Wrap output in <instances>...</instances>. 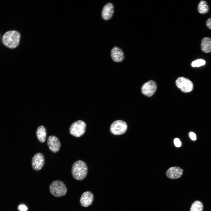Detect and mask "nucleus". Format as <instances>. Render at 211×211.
<instances>
[{"mask_svg":"<svg viewBox=\"0 0 211 211\" xmlns=\"http://www.w3.org/2000/svg\"><path fill=\"white\" fill-rule=\"evenodd\" d=\"M88 168L84 161L78 160L73 164L71 168V173L73 177L78 181L84 179L87 176Z\"/></svg>","mask_w":211,"mask_h":211,"instance_id":"1","label":"nucleus"},{"mask_svg":"<svg viewBox=\"0 0 211 211\" xmlns=\"http://www.w3.org/2000/svg\"><path fill=\"white\" fill-rule=\"evenodd\" d=\"M20 38V33L16 30L7 31L3 35L2 41L4 44L11 49L16 47L19 45Z\"/></svg>","mask_w":211,"mask_h":211,"instance_id":"2","label":"nucleus"},{"mask_svg":"<svg viewBox=\"0 0 211 211\" xmlns=\"http://www.w3.org/2000/svg\"><path fill=\"white\" fill-rule=\"evenodd\" d=\"M49 189L51 194L56 197L63 196L67 191L65 184L62 181L59 180L52 181L49 185Z\"/></svg>","mask_w":211,"mask_h":211,"instance_id":"3","label":"nucleus"},{"mask_svg":"<svg viewBox=\"0 0 211 211\" xmlns=\"http://www.w3.org/2000/svg\"><path fill=\"white\" fill-rule=\"evenodd\" d=\"M86 124L82 120L74 122L70 125L69 132L71 135L77 137L82 136L85 132Z\"/></svg>","mask_w":211,"mask_h":211,"instance_id":"4","label":"nucleus"},{"mask_svg":"<svg viewBox=\"0 0 211 211\" xmlns=\"http://www.w3.org/2000/svg\"><path fill=\"white\" fill-rule=\"evenodd\" d=\"M127 129V125L125 122L121 120H117L111 124L110 130L112 134L119 135L124 134Z\"/></svg>","mask_w":211,"mask_h":211,"instance_id":"5","label":"nucleus"},{"mask_svg":"<svg viewBox=\"0 0 211 211\" xmlns=\"http://www.w3.org/2000/svg\"><path fill=\"white\" fill-rule=\"evenodd\" d=\"M176 83L177 87L185 93L191 91L193 88L192 82L189 79L183 77H178L176 79Z\"/></svg>","mask_w":211,"mask_h":211,"instance_id":"6","label":"nucleus"},{"mask_svg":"<svg viewBox=\"0 0 211 211\" xmlns=\"http://www.w3.org/2000/svg\"><path fill=\"white\" fill-rule=\"evenodd\" d=\"M45 163V158L43 154L40 152L36 153L32 158V167L34 170H39L43 166Z\"/></svg>","mask_w":211,"mask_h":211,"instance_id":"7","label":"nucleus"},{"mask_svg":"<svg viewBox=\"0 0 211 211\" xmlns=\"http://www.w3.org/2000/svg\"><path fill=\"white\" fill-rule=\"evenodd\" d=\"M47 144L49 149L53 153L58 152L61 147V143L59 138L55 135H50L48 137Z\"/></svg>","mask_w":211,"mask_h":211,"instance_id":"8","label":"nucleus"},{"mask_svg":"<svg viewBox=\"0 0 211 211\" xmlns=\"http://www.w3.org/2000/svg\"><path fill=\"white\" fill-rule=\"evenodd\" d=\"M157 89L156 83L152 80L149 81L142 86L141 90L142 93L145 96L150 97L155 92Z\"/></svg>","mask_w":211,"mask_h":211,"instance_id":"9","label":"nucleus"},{"mask_svg":"<svg viewBox=\"0 0 211 211\" xmlns=\"http://www.w3.org/2000/svg\"><path fill=\"white\" fill-rule=\"evenodd\" d=\"M94 199L93 193L90 191H86L83 193L80 199V203L84 207H87L92 203Z\"/></svg>","mask_w":211,"mask_h":211,"instance_id":"10","label":"nucleus"},{"mask_svg":"<svg viewBox=\"0 0 211 211\" xmlns=\"http://www.w3.org/2000/svg\"><path fill=\"white\" fill-rule=\"evenodd\" d=\"M183 173V170L177 166L172 167L168 169L166 174L167 177L171 179H176L181 177Z\"/></svg>","mask_w":211,"mask_h":211,"instance_id":"11","label":"nucleus"},{"mask_svg":"<svg viewBox=\"0 0 211 211\" xmlns=\"http://www.w3.org/2000/svg\"><path fill=\"white\" fill-rule=\"evenodd\" d=\"M114 13V6L110 2L107 3L103 8L102 12V16L105 20L110 19L113 16Z\"/></svg>","mask_w":211,"mask_h":211,"instance_id":"12","label":"nucleus"},{"mask_svg":"<svg viewBox=\"0 0 211 211\" xmlns=\"http://www.w3.org/2000/svg\"><path fill=\"white\" fill-rule=\"evenodd\" d=\"M111 55L113 61L116 62H122L124 58L122 51L117 47H115L112 49L111 51Z\"/></svg>","mask_w":211,"mask_h":211,"instance_id":"13","label":"nucleus"},{"mask_svg":"<svg viewBox=\"0 0 211 211\" xmlns=\"http://www.w3.org/2000/svg\"><path fill=\"white\" fill-rule=\"evenodd\" d=\"M36 135L40 142L43 143L45 141L47 132L46 129L43 126L40 125L38 127L36 132Z\"/></svg>","mask_w":211,"mask_h":211,"instance_id":"14","label":"nucleus"},{"mask_svg":"<svg viewBox=\"0 0 211 211\" xmlns=\"http://www.w3.org/2000/svg\"><path fill=\"white\" fill-rule=\"evenodd\" d=\"M202 50L205 53L211 52V38L205 37L203 38L201 44Z\"/></svg>","mask_w":211,"mask_h":211,"instance_id":"15","label":"nucleus"},{"mask_svg":"<svg viewBox=\"0 0 211 211\" xmlns=\"http://www.w3.org/2000/svg\"><path fill=\"white\" fill-rule=\"evenodd\" d=\"M198 9L200 13L204 14L207 13L209 9V7L207 2L204 1H201L198 6Z\"/></svg>","mask_w":211,"mask_h":211,"instance_id":"16","label":"nucleus"},{"mask_svg":"<svg viewBox=\"0 0 211 211\" xmlns=\"http://www.w3.org/2000/svg\"><path fill=\"white\" fill-rule=\"evenodd\" d=\"M203 206L202 202L196 200L192 204L190 211H203Z\"/></svg>","mask_w":211,"mask_h":211,"instance_id":"17","label":"nucleus"},{"mask_svg":"<svg viewBox=\"0 0 211 211\" xmlns=\"http://www.w3.org/2000/svg\"><path fill=\"white\" fill-rule=\"evenodd\" d=\"M205 61L202 59H198L194 61L191 63V66L193 67H199L205 65Z\"/></svg>","mask_w":211,"mask_h":211,"instance_id":"18","label":"nucleus"},{"mask_svg":"<svg viewBox=\"0 0 211 211\" xmlns=\"http://www.w3.org/2000/svg\"><path fill=\"white\" fill-rule=\"evenodd\" d=\"M174 143L175 146L177 147H180L181 146V142L180 139L178 138L174 139Z\"/></svg>","mask_w":211,"mask_h":211,"instance_id":"19","label":"nucleus"},{"mask_svg":"<svg viewBox=\"0 0 211 211\" xmlns=\"http://www.w3.org/2000/svg\"><path fill=\"white\" fill-rule=\"evenodd\" d=\"M19 209L21 211H26L28 210L27 207L24 205H20L18 207Z\"/></svg>","mask_w":211,"mask_h":211,"instance_id":"20","label":"nucleus"},{"mask_svg":"<svg viewBox=\"0 0 211 211\" xmlns=\"http://www.w3.org/2000/svg\"><path fill=\"white\" fill-rule=\"evenodd\" d=\"M189 136L192 140L195 141L196 140V135L195 134L194 132H190L189 133Z\"/></svg>","mask_w":211,"mask_h":211,"instance_id":"21","label":"nucleus"},{"mask_svg":"<svg viewBox=\"0 0 211 211\" xmlns=\"http://www.w3.org/2000/svg\"><path fill=\"white\" fill-rule=\"evenodd\" d=\"M206 25L207 27L211 29V18H208L206 22Z\"/></svg>","mask_w":211,"mask_h":211,"instance_id":"22","label":"nucleus"}]
</instances>
